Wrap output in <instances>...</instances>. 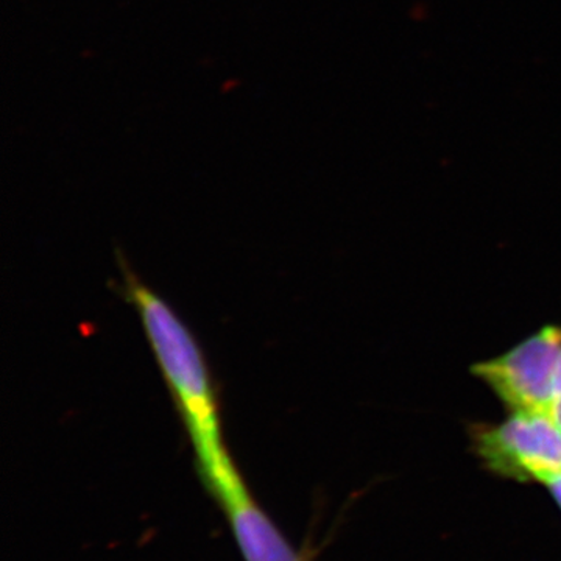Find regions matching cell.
<instances>
[{"instance_id":"6da1fadb","label":"cell","mask_w":561,"mask_h":561,"mask_svg":"<svg viewBox=\"0 0 561 561\" xmlns=\"http://www.w3.org/2000/svg\"><path fill=\"white\" fill-rule=\"evenodd\" d=\"M128 300L135 305L176 411L194 448L197 468L231 456L224 440L219 401L205 356L190 328L157 291L133 273L125 276Z\"/></svg>"},{"instance_id":"5b68a950","label":"cell","mask_w":561,"mask_h":561,"mask_svg":"<svg viewBox=\"0 0 561 561\" xmlns=\"http://www.w3.org/2000/svg\"><path fill=\"white\" fill-rule=\"evenodd\" d=\"M542 486L549 491L552 501L556 502L557 507H559L561 512V476H559V478L552 479V481L546 482Z\"/></svg>"},{"instance_id":"3957f363","label":"cell","mask_w":561,"mask_h":561,"mask_svg":"<svg viewBox=\"0 0 561 561\" xmlns=\"http://www.w3.org/2000/svg\"><path fill=\"white\" fill-rule=\"evenodd\" d=\"M561 356V327L546 324L493 359L476 362L471 375L508 412L551 416Z\"/></svg>"},{"instance_id":"7a4b0ae2","label":"cell","mask_w":561,"mask_h":561,"mask_svg":"<svg viewBox=\"0 0 561 561\" xmlns=\"http://www.w3.org/2000/svg\"><path fill=\"white\" fill-rule=\"evenodd\" d=\"M468 437L476 459L497 478L545 485L561 476V426L552 416L508 412L497 423H471Z\"/></svg>"},{"instance_id":"277c9868","label":"cell","mask_w":561,"mask_h":561,"mask_svg":"<svg viewBox=\"0 0 561 561\" xmlns=\"http://www.w3.org/2000/svg\"><path fill=\"white\" fill-rule=\"evenodd\" d=\"M551 416L561 426V356L559 365V375H557L556 393H553V404Z\"/></svg>"}]
</instances>
